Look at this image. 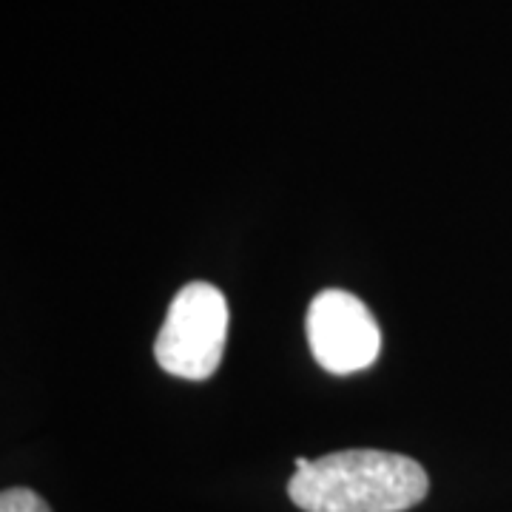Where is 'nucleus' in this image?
<instances>
[{
  "label": "nucleus",
  "instance_id": "obj_1",
  "mask_svg": "<svg viewBox=\"0 0 512 512\" xmlns=\"http://www.w3.org/2000/svg\"><path fill=\"white\" fill-rule=\"evenodd\" d=\"M430 478L419 461L387 450H339L308 461L288 481L305 512H404L424 501Z\"/></svg>",
  "mask_w": 512,
  "mask_h": 512
},
{
  "label": "nucleus",
  "instance_id": "obj_2",
  "mask_svg": "<svg viewBox=\"0 0 512 512\" xmlns=\"http://www.w3.org/2000/svg\"><path fill=\"white\" fill-rule=\"evenodd\" d=\"M228 336V302L208 282H188L168 305L154 356L165 373L202 382L217 373Z\"/></svg>",
  "mask_w": 512,
  "mask_h": 512
},
{
  "label": "nucleus",
  "instance_id": "obj_3",
  "mask_svg": "<svg viewBox=\"0 0 512 512\" xmlns=\"http://www.w3.org/2000/svg\"><path fill=\"white\" fill-rule=\"evenodd\" d=\"M305 328L316 362L336 376L365 370L379 359L382 330L365 302L353 293L339 288L316 293Z\"/></svg>",
  "mask_w": 512,
  "mask_h": 512
},
{
  "label": "nucleus",
  "instance_id": "obj_4",
  "mask_svg": "<svg viewBox=\"0 0 512 512\" xmlns=\"http://www.w3.org/2000/svg\"><path fill=\"white\" fill-rule=\"evenodd\" d=\"M0 512H52V507L26 487H12L0 495Z\"/></svg>",
  "mask_w": 512,
  "mask_h": 512
}]
</instances>
